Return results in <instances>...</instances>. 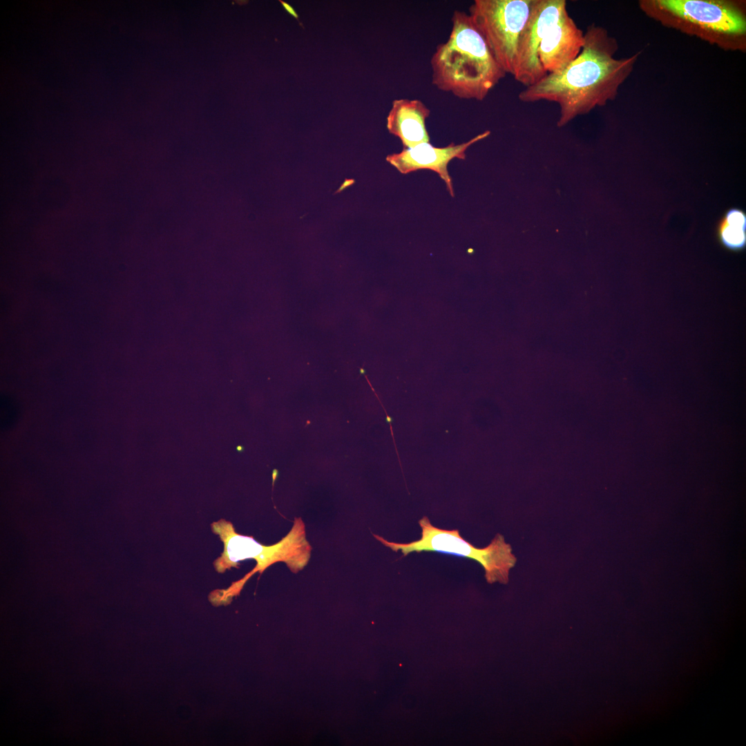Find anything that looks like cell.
Segmentation results:
<instances>
[{
  "label": "cell",
  "mask_w": 746,
  "mask_h": 746,
  "mask_svg": "<svg viewBox=\"0 0 746 746\" xmlns=\"http://www.w3.org/2000/svg\"><path fill=\"white\" fill-rule=\"evenodd\" d=\"M244 450H245L244 446H242L241 445H238V446H236V450L238 452H242L244 451Z\"/></svg>",
  "instance_id": "cell-14"
},
{
  "label": "cell",
  "mask_w": 746,
  "mask_h": 746,
  "mask_svg": "<svg viewBox=\"0 0 746 746\" xmlns=\"http://www.w3.org/2000/svg\"><path fill=\"white\" fill-rule=\"evenodd\" d=\"M566 8L565 0H533L519 35L513 75L524 86L535 84L547 75L539 60L538 49L545 35Z\"/></svg>",
  "instance_id": "cell-7"
},
{
  "label": "cell",
  "mask_w": 746,
  "mask_h": 746,
  "mask_svg": "<svg viewBox=\"0 0 746 746\" xmlns=\"http://www.w3.org/2000/svg\"><path fill=\"white\" fill-rule=\"evenodd\" d=\"M716 234L718 242L725 249L739 252L746 245V214L743 209H728L718 222Z\"/></svg>",
  "instance_id": "cell-11"
},
{
  "label": "cell",
  "mask_w": 746,
  "mask_h": 746,
  "mask_svg": "<svg viewBox=\"0 0 746 746\" xmlns=\"http://www.w3.org/2000/svg\"><path fill=\"white\" fill-rule=\"evenodd\" d=\"M533 0H475L469 15L492 56L506 73L513 75L519 35Z\"/></svg>",
  "instance_id": "cell-6"
},
{
  "label": "cell",
  "mask_w": 746,
  "mask_h": 746,
  "mask_svg": "<svg viewBox=\"0 0 746 746\" xmlns=\"http://www.w3.org/2000/svg\"><path fill=\"white\" fill-rule=\"evenodd\" d=\"M448 40L430 60L432 83L466 99L483 100L506 76L469 14L455 10Z\"/></svg>",
  "instance_id": "cell-2"
},
{
  "label": "cell",
  "mask_w": 746,
  "mask_h": 746,
  "mask_svg": "<svg viewBox=\"0 0 746 746\" xmlns=\"http://www.w3.org/2000/svg\"><path fill=\"white\" fill-rule=\"evenodd\" d=\"M615 39L606 29L592 24L584 32V44L578 56L562 70L547 74L519 92L525 103L548 101L560 108L557 122L563 126L578 115L614 99L633 70L637 55L617 59Z\"/></svg>",
  "instance_id": "cell-1"
},
{
  "label": "cell",
  "mask_w": 746,
  "mask_h": 746,
  "mask_svg": "<svg viewBox=\"0 0 746 746\" xmlns=\"http://www.w3.org/2000/svg\"><path fill=\"white\" fill-rule=\"evenodd\" d=\"M19 414L17 403L13 399L1 398V426L4 430L12 426Z\"/></svg>",
  "instance_id": "cell-12"
},
{
  "label": "cell",
  "mask_w": 746,
  "mask_h": 746,
  "mask_svg": "<svg viewBox=\"0 0 746 746\" xmlns=\"http://www.w3.org/2000/svg\"><path fill=\"white\" fill-rule=\"evenodd\" d=\"M361 372L362 374H364V373H365V370H363V368H361Z\"/></svg>",
  "instance_id": "cell-15"
},
{
  "label": "cell",
  "mask_w": 746,
  "mask_h": 746,
  "mask_svg": "<svg viewBox=\"0 0 746 746\" xmlns=\"http://www.w3.org/2000/svg\"><path fill=\"white\" fill-rule=\"evenodd\" d=\"M584 44V33L566 8L539 47L538 57L543 69L547 74L562 70L578 56Z\"/></svg>",
  "instance_id": "cell-9"
},
{
  "label": "cell",
  "mask_w": 746,
  "mask_h": 746,
  "mask_svg": "<svg viewBox=\"0 0 746 746\" xmlns=\"http://www.w3.org/2000/svg\"><path fill=\"white\" fill-rule=\"evenodd\" d=\"M662 21L711 41L743 36L745 18L731 3L704 0H658L648 3Z\"/></svg>",
  "instance_id": "cell-5"
},
{
  "label": "cell",
  "mask_w": 746,
  "mask_h": 746,
  "mask_svg": "<svg viewBox=\"0 0 746 746\" xmlns=\"http://www.w3.org/2000/svg\"><path fill=\"white\" fill-rule=\"evenodd\" d=\"M224 543V552L214 562L218 572L224 571L242 560L253 559L256 566L243 579L244 582L256 572L262 573L274 563L285 562L293 573L303 570L308 564L312 546L306 538L305 526L303 519L296 518L288 533L278 542L265 546L252 537L238 534L233 525L227 521H219L212 525Z\"/></svg>",
  "instance_id": "cell-3"
},
{
  "label": "cell",
  "mask_w": 746,
  "mask_h": 746,
  "mask_svg": "<svg viewBox=\"0 0 746 746\" xmlns=\"http://www.w3.org/2000/svg\"><path fill=\"white\" fill-rule=\"evenodd\" d=\"M490 134V131H486L466 142L459 144L452 142L444 147L434 146L429 142L422 143L413 148H403L399 153L389 155L386 160L403 174L421 169L434 171L446 183L450 195L454 197L452 180L448 171L449 162L455 158L465 160L466 150Z\"/></svg>",
  "instance_id": "cell-8"
},
{
  "label": "cell",
  "mask_w": 746,
  "mask_h": 746,
  "mask_svg": "<svg viewBox=\"0 0 746 746\" xmlns=\"http://www.w3.org/2000/svg\"><path fill=\"white\" fill-rule=\"evenodd\" d=\"M282 4L283 5V6H284V8H285V10H287V12H289V14H291V15H293V16H294V17H296V18H297V17H298V15H296V12H295V11L294 10V9H293V8H291V6H289V4H287V3H285V2H283V1H282Z\"/></svg>",
  "instance_id": "cell-13"
},
{
  "label": "cell",
  "mask_w": 746,
  "mask_h": 746,
  "mask_svg": "<svg viewBox=\"0 0 746 746\" xmlns=\"http://www.w3.org/2000/svg\"><path fill=\"white\" fill-rule=\"evenodd\" d=\"M430 114V110L419 99H395L387 117L388 130L401 140L403 148L428 143L425 121Z\"/></svg>",
  "instance_id": "cell-10"
},
{
  "label": "cell",
  "mask_w": 746,
  "mask_h": 746,
  "mask_svg": "<svg viewBox=\"0 0 746 746\" xmlns=\"http://www.w3.org/2000/svg\"><path fill=\"white\" fill-rule=\"evenodd\" d=\"M419 524L421 528V538L409 543H395L373 534L385 546L405 556L412 552L434 551L471 559L479 563L484 569L486 581L506 584L510 570L515 565L516 557L504 537L497 534L484 548H477L465 540L459 530H446L433 526L428 517H423Z\"/></svg>",
  "instance_id": "cell-4"
}]
</instances>
